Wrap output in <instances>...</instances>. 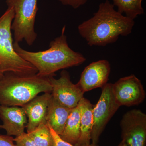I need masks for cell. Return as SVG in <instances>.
<instances>
[{
	"label": "cell",
	"instance_id": "4",
	"mask_svg": "<svg viewBox=\"0 0 146 146\" xmlns=\"http://www.w3.org/2000/svg\"><path fill=\"white\" fill-rule=\"evenodd\" d=\"M14 11L9 7L0 17V78L6 73L19 74H37V69L31 63L22 58L13 47L11 26Z\"/></svg>",
	"mask_w": 146,
	"mask_h": 146
},
{
	"label": "cell",
	"instance_id": "21",
	"mask_svg": "<svg viewBox=\"0 0 146 146\" xmlns=\"http://www.w3.org/2000/svg\"><path fill=\"white\" fill-rule=\"evenodd\" d=\"M0 146H16L11 136L0 134Z\"/></svg>",
	"mask_w": 146,
	"mask_h": 146
},
{
	"label": "cell",
	"instance_id": "15",
	"mask_svg": "<svg viewBox=\"0 0 146 146\" xmlns=\"http://www.w3.org/2000/svg\"><path fill=\"white\" fill-rule=\"evenodd\" d=\"M80 110L78 106L71 109L60 138L64 141L76 145L80 136Z\"/></svg>",
	"mask_w": 146,
	"mask_h": 146
},
{
	"label": "cell",
	"instance_id": "18",
	"mask_svg": "<svg viewBox=\"0 0 146 146\" xmlns=\"http://www.w3.org/2000/svg\"><path fill=\"white\" fill-rule=\"evenodd\" d=\"M14 142L16 146H39L25 132L21 136L15 137Z\"/></svg>",
	"mask_w": 146,
	"mask_h": 146
},
{
	"label": "cell",
	"instance_id": "5",
	"mask_svg": "<svg viewBox=\"0 0 146 146\" xmlns=\"http://www.w3.org/2000/svg\"><path fill=\"white\" fill-rule=\"evenodd\" d=\"M37 2L38 0H6L7 7H12L14 11L11 29L14 42L25 41L31 46L36 40L35 23L38 10Z\"/></svg>",
	"mask_w": 146,
	"mask_h": 146
},
{
	"label": "cell",
	"instance_id": "20",
	"mask_svg": "<svg viewBox=\"0 0 146 146\" xmlns=\"http://www.w3.org/2000/svg\"><path fill=\"white\" fill-rule=\"evenodd\" d=\"M63 5L69 6L74 9L84 5L88 0H57Z\"/></svg>",
	"mask_w": 146,
	"mask_h": 146
},
{
	"label": "cell",
	"instance_id": "8",
	"mask_svg": "<svg viewBox=\"0 0 146 146\" xmlns=\"http://www.w3.org/2000/svg\"><path fill=\"white\" fill-rule=\"evenodd\" d=\"M112 89L120 106L138 105L145 98V91L141 80L133 74L120 78L112 84Z\"/></svg>",
	"mask_w": 146,
	"mask_h": 146
},
{
	"label": "cell",
	"instance_id": "23",
	"mask_svg": "<svg viewBox=\"0 0 146 146\" xmlns=\"http://www.w3.org/2000/svg\"><path fill=\"white\" fill-rule=\"evenodd\" d=\"M1 125H0V129H1Z\"/></svg>",
	"mask_w": 146,
	"mask_h": 146
},
{
	"label": "cell",
	"instance_id": "11",
	"mask_svg": "<svg viewBox=\"0 0 146 146\" xmlns=\"http://www.w3.org/2000/svg\"><path fill=\"white\" fill-rule=\"evenodd\" d=\"M0 119L3 122L1 128L7 136L17 137L25 133L28 119L23 107L0 104Z\"/></svg>",
	"mask_w": 146,
	"mask_h": 146
},
{
	"label": "cell",
	"instance_id": "16",
	"mask_svg": "<svg viewBox=\"0 0 146 146\" xmlns=\"http://www.w3.org/2000/svg\"><path fill=\"white\" fill-rule=\"evenodd\" d=\"M112 4L116 7L117 11L128 18L134 20L138 16L144 13L142 6L143 0H112Z\"/></svg>",
	"mask_w": 146,
	"mask_h": 146
},
{
	"label": "cell",
	"instance_id": "12",
	"mask_svg": "<svg viewBox=\"0 0 146 146\" xmlns=\"http://www.w3.org/2000/svg\"><path fill=\"white\" fill-rule=\"evenodd\" d=\"M52 98L51 93H45L37 96L21 107L25 110L28 118L27 133L31 132L43 123L47 122L46 118L48 107Z\"/></svg>",
	"mask_w": 146,
	"mask_h": 146
},
{
	"label": "cell",
	"instance_id": "2",
	"mask_svg": "<svg viewBox=\"0 0 146 146\" xmlns=\"http://www.w3.org/2000/svg\"><path fill=\"white\" fill-rule=\"evenodd\" d=\"M65 31L64 26L61 35L50 42L49 48L46 50L28 51L21 48L19 43L14 42V50L37 69L38 75L47 77L54 76L58 71L80 65L86 60L83 55L69 47Z\"/></svg>",
	"mask_w": 146,
	"mask_h": 146
},
{
	"label": "cell",
	"instance_id": "9",
	"mask_svg": "<svg viewBox=\"0 0 146 146\" xmlns=\"http://www.w3.org/2000/svg\"><path fill=\"white\" fill-rule=\"evenodd\" d=\"M49 79L52 86V97L63 105L72 109L76 107L83 98L84 92L77 84L72 82L67 71H62L59 78L55 79L51 76Z\"/></svg>",
	"mask_w": 146,
	"mask_h": 146
},
{
	"label": "cell",
	"instance_id": "3",
	"mask_svg": "<svg viewBox=\"0 0 146 146\" xmlns=\"http://www.w3.org/2000/svg\"><path fill=\"white\" fill-rule=\"evenodd\" d=\"M52 91L49 77L6 73L0 78V104L21 107L38 94Z\"/></svg>",
	"mask_w": 146,
	"mask_h": 146
},
{
	"label": "cell",
	"instance_id": "14",
	"mask_svg": "<svg viewBox=\"0 0 146 146\" xmlns=\"http://www.w3.org/2000/svg\"><path fill=\"white\" fill-rule=\"evenodd\" d=\"M71 109L61 104L52 95L46 120L48 124L58 135H61L63 132Z\"/></svg>",
	"mask_w": 146,
	"mask_h": 146
},
{
	"label": "cell",
	"instance_id": "1",
	"mask_svg": "<svg viewBox=\"0 0 146 146\" xmlns=\"http://www.w3.org/2000/svg\"><path fill=\"white\" fill-rule=\"evenodd\" d=\"M134 24V20L119 13L106 0L100 4L94 16L79 25L78 31L90 46H104L130 34Z\"/></svg>",
	"mask_w": 146,
	"mask_h": 146
},
{
	"label": "cell",
	"instance_id": "6",
	"mask_svg": "<svg viewBox=\"0 0 146 146\" xmlns=\"http://www.w3.org/2000/svg\"><path fill=\"white\" fill-rule=\"evenodd\" d=\"M102 88L98 101L96 104L93 106L94 124L91 141V143L94 144H98L100 136L106 125L120 107L113 94L112 84L106 83Z\"/></svg>",
	"mask_w": 146,
	"mask_h": 146
},
{
	"label": "cell",
	"instance_id": "7",
	"mask_svg": "<svg viewBox=\"0 0 146 146\" xmlns=\"http://www.w3.org/2000/svg\"><path fill=\"white\" fill-rule=\"evenodd\" d=\"M122 140L128 146H146V115L140 110L126 112L120 122Z\"/></svg>",
	"mask_w": 146,
	"mask_h": 146
},
{
	"label": "cell",
	"instance_id": "19",
	"mask_svg": "<svg viewBox=\"0 0 146 146\" xmlns=\"http://www.w3.org/2000/svg\"><path fill=\"white\" fill-rule=\"evenodd\" d=\"M50 130L51 133L52 135L53 139V146H78L74 145L70 143H68L66 141H64L62 139L60 136L55 132L52 129L49 125ZM79 146H99L98 144H94L91 143L88 145Z\"/></svg>",
	"mask_w": 146,
	"mask_h": 146
},
{
	"label": "cell",
	"instance_id": "17",
	"mask_svg": "<svg viewBox=\"0 0 146 146\" xmlns=\"http://www.w3.org/2000/svg\"><path fill=\"white\" fill-rule=\"evenodd\" d=\"M27 133L39 146H53V139L47 122L42 123L34 130Z\"/></svg>",
	"mask_w": 146,
	"mask_h": 146
},
{
	"label": "cell",
	"instance_id": "22",
	"mask_svg": "<svg viewBox=\"0 0 146 146\" xmlns=\"http://www.w3.org/2000/svg\"><path fill=\"white\" fill-rule=\"evenodd\" d=\"M117 146H128L127 145L126 143L123 141L122 140L121 141V143L119 144Z\"/></svg>",
	"mask_w": 146,
	"mask_h": 146
},
{
	"label": "cell",
	"instance_id": "10",
	"mask_svg": "<svg viewBox=\"0 0 146 146\" xmlns=\"http://www.w3.org/2000/svg\"><path fill=\"white\" fill-rule=\"evenodd\" d=\"M110 64L106 60L92 62L84 68L77 84L84 93L102 88L108 81Z\"/></svg>",
	"mask_w": 146,
	"mask_h": 146
},
{
	"label": "cell",
	"instance_id": "13",
	"mask_svg": "<svg viewBox=\"0 0 146 146\" xmlns=\"http://www.w3.org/2000/svg\"><path fill=\"white\" fill-rule=\"evenodd\" d=\"M80 112V136L76 146L88 145L91 144V132L94 124L93 105L83 97L78 104Z\"/></svg>",
	"mask_w": 146,
	"mask_h": 146
}]
</instances>
